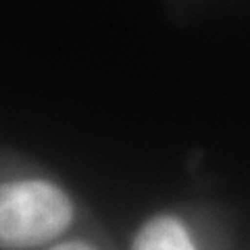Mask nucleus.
I'll return each mask as SVG.
<instances>
[{
    "instance_id": "f257e3e1",
    "label": "nucleus",
    "mask_w": 250,
    "mask_h": 250,
    "mask_svg": "<svg viewBox=\"0 0 250 250\" xmlns=\"http://www.w3.org/2000/svg\"><path fill=\"white\" fill-rule=\"evenodd\" d=\"M73 219L71 200L48 182L0 184V248H34L62 233Z\"/></svg>"
},
{
    "instance_id": "f03ea898",
    "label": "nucleus",
    "mask_w": 250,
    "mask_h": 250,
    "mask_svg": "<svg viewBox=\"0 0 250 250\" xmlns=\"http://www.w3.org/2000/svg\"><path fill=\"white\" fill-rule=\"evenodd\" d=\"M131 250H196V246L179 219L159 215L140 228Z\"/></svg>"
},
{
    "instance_id": "7ed1b4c3",
    "label": "nucleus",
    "mask_w": 250,
    "mask_h": 250,
    "mask_svg": "<svg viewBox=\"0 0 250 250\" xmlns=\"http://www.w3.org/2000/svg\"><path fill=\"white\" fill-rule=\"evenodd\" d=\"M50 250H94L92 246L83 244V242H65V244H59Z\"/></svg>"
}]
</instances>
